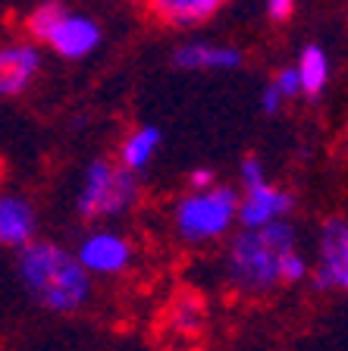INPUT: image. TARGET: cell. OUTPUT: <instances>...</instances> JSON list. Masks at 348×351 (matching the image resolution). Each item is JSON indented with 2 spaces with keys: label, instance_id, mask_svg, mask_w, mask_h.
<instances>
[{
  "label": "cell",
  "instance_id": "6da1fadb",
  "mask_svg": "<svg viewBox=\"0 0 348 351\" xmlns=\"http://www.w3.org/2000/svg\"><path fill=\"white\" fill-rule=\"evenodd\" d=\"M19 282L51 314H76L91 298V276L79 267L73 251L57 241L35 239L19 251Z\"/></svg>",
  "mask_w": 348,
  "mask_h": 351
},
{
  "label": "cell",
  "instance_id": "7a4b0ae2",
  "mask_svg": "<svg viewBox=\"0 0 348 351\" xmlns=\"http://www.w3.org/2000/svg\"><path fill=\"white\" fill-rule=\"evenodd\" d=\"M292 251H298V235L286 219L242 229L226 248V279L242 295H270L283 285V261Z\"/></svg>",
  "mask_w": 348,
  "mask_h": 351
},
{
  "label": "cell",
  "instance_id": "3957f363",
  "mask_svg": "<svg viewBox=\"0 0 348 351\" xmlns=\"http://www.w3.org/2000/svg\"><path fill=\"white\" fill-rule=\"evenodd\" d=\"M239 195L229 185H213L207 191H192L173 207V229L189 245H207L223 239L235 223Z\"/></svg>",
  "mask_w": 348,
  "mask_h": 351
},
{
  "label": "cell",
  "instance_id": "277c9868",
  "mask_svg": "<svg viewBox=\"0 0 348 351\" xmlns=\"http://www.w3.org/2000/svg\"><path fill=\"white\" fill-rule=\"evenodd\" d=\"M138 204V176L126 173L113 160H91L85 169V182L79 191V217H123Z\"/></svg>",
  "mask_w": 348,
  "mask_h": 351
},
{
  "label": "cell",
  "instance_id": "5b68a950",
  "mask_svg": "<svg viewBox=\"0 0 348 351\" xmlns=\"http://www.w3.org/2000/svg\"><path fill=\"white\" fill-rule=\"evenodd\" d=\"M317 292L348 289V226L345 217H327L317 239V267L311 273Z\"/></svg>",
  "mask_w": 348,
  "mask_h": 351
},
{
  "label": "cell",
  "instance_id": "8992f818",
  "mask_svg": "<svg viewBox=\"0 0 348 351\" xmlns=\"http://www.w3.org/2000/svg\"><path fill=\"white\" fill-rule=\"evenodd\" d=\"M76 261L88 276H116L132 263V241L113 229H95L79 241Z\"/></svg>",
  "mask_w": 348,
  "mask_h": 351
},
{
  "label": "cell",
  "instance_id": "52a82bcc",
  "mask_svg": "<svg viewBox=\"0 0 348 351\" xmlns=\"http://www.w3.org/2000/svg\"><path fill=\"white\" fill-rule=\"evenodd\" d=\"M295 197L286 189H276L270 182L251 185V189H242L239 195V210H235V223L242 229H261L270 223H279V219L289 217Z\"/></svg>",
  "mask_w": 348,
  "mask_h": 351
},
{
  "label": "cell",
  "instance_id": "ba28073f",
  "mask_svg": "<svg viewBox=\"0 0 348 351\" xmlns=\"http://www.w3.org/2000/svg\"><path fill=\"white\" fill-rule=\"evenodd\" d=\"M101 38H104L101 25H97L91 16L69 13V10H66L44 44L63 60H82V57H88V53L97 51Z\"/></svg>",
  "mask_w": 348,
  "mask_h": 351
},
{
  "label": "cell",
  "instance_id": "9c48e42d",
  "mask_svg": "<svg viewBox=\"0 0 348 351\" xmlns=\"http://www.w3.org/2000/svg\"><path fill=\"white\" fill-rule=\"evenodd\" d=\"M41 73V51L32 41L0 47V97H16Z\"/></svg>",
  "mask_w": 348,
  "mask_h": 351
},
{
  "label": "cell",
  "instance_id": "30bf717a",
  "mask_svg": "<svg viewBox=\"0 0 348 351\" xmlns=\"http://www.w3.org/2000/svg\"><path fill=\"white\" fill-rule=\"evenodd\" d=\"M38 213L22 195L0 191V245L22 251L29 241H35Z\"/></svg>",
  "mask_w": 348,
  "mask_h": 351
},
{
  "label": "cell",
  "instance_id": "8fae6325",
  "mask_svg": "<svg viewBox=\"0 0 348 351\" xmlns=\"http://www.w3.org/2000/svg\"><path fill=\"white\" fill-rule=\"evenodd\" d=\"M245 63L239 47L232 44H213V41H192L176 47L173 66L185 73H201V69H239Z\"/></svg>",
  "mask_w": 348,
  "mask_h": 351
},
{
  "label": "cell",
  "instance_id": "7c38bea8",
  "mask_svg": "<svg viewBox=\"0 0 348 351\" xmlns=\"http://www.w3.org/2000/svg\"><path fill=\"white\" fill-rule=\"evenodd\" d=\"M229 0H145L148 13L163 25H173V29H192L198 22H207Z\"/></svg>",
  "mask_w": 348,
  "mask_h": 351
},
{
  "label": "cell",
  "instance_id": "4fadbf2b",
  "mask_svg": "<svg viewBox=\"0 0 348 351\" xmlns=\"http://www.w3.org/2000/svg\"><path fill=\"white\" fill-rule=\"evenodd\" d=\"M160 141H163V132H160L157 125H138V129H132L123 138V145H119V167H123L126 173L138 176L154 160Z\"/></svg>",
  "mask_w": 348,
  "mask_h": 351
},
{
  "label": "cell",
  "instance_id": "5bb4252c",
  "mask_svg": "<svg viewBox=\"0 0 348 351\" xmlns=\"http://www.w3.org/2000/svg\"><path fill=\"white\" fill-rule=\"evenodd\" d=\"M295 75H298V85H301V95H308V97L323 95L329 85V75H333L327 51L320 44H308L295 63Z\"/></svg>",
  "mask_w": 348,
  "mask_h": 351
},
{
  "label": "cell",
  "instance_id": "9a60e30c",
  "mask_svg": "<svg viewBox=\"0 0 348 351\" xmlns=\"http://www.w3.org/2000/svg\"><path fill=\"white\" fill-rule=\"evenodd\" d=\"M63 13H66V7L60 0H44V3H38V7L25 16V29H29V35H32V44L47 41V35L54 32V25L60 22Z\"/></svg>",
  "mask_w": 348,
  "mask_h": 351
},
{
  "label": "cell",
  "instance_id": "2e32d148",
  "mask_svg": "<svg viewBox=\"0 0 348 351\" xmlns=\"http://www.w3.org/2000/svg\"><path fill=\"white\" fill-rule=\"evenodd\" d=\"M170 323H173L176 332L192 336V332H198V329L204 326V304L195 295H179L173 311H170Z\"/></svg>",
  "mask_w": 348,
  "mask_h": 351
},
{
  "label": "cell",
  "instance_id": "e0dca14e",
  "mask_svg": "<svg viewBox=\"0 0 348 351\" xmlns=\"http://www.w3.org/2000/svg\"><path fill=\"white\" fill-rule=\"evenodd\" d=\"M270 88H273V91L283 97V101H289V97H298V95H301V85H298L295 66H286V69H279V73L273 75V82H270Z\"/></svg>",
  "mask_w": 348,
  "mask_h": 351
},
{
  "label": "cell",
  "instance_id": "ac0fdd59",
  "mask_svg": "<svg viewBox=\"0 0 348 351\" xmlns=\"http://www.w3.org/2000/svg\"><path fill=\"white\" fill-rule=\"evenodd\" d=\"M242 189H251V185H261L267 182V176H264V163L254 157V154H248L245 160H242Z\"/></svg>",
  "mask_w": 348,
  "mask_h": 351
},
{
  "label": "cell",
  "instance_id": "d6986e66",
  "mask_svg": "<svg viewBox=\"0 0 348 351\" xmlns=\"http://www.w3.org/2000/svg\"><path fill=\"white\" fill-rule=\"evenodd\" d=\"M189 185H192V191H207L217 185V176H213L211 167H198V169H192Z\"/></svg>",
  "mask_w": 348,
  "mask_h": 351
},
{
  "label": "cell",
  "instance_id": "ffe728a7",
  "mask_svg": "<svg viewBox=\"0 0 348 351\" xmlns=\"http://www.w3.org/2000/svg\"><path fill=\"white\" fill-rule=\"evenodd\" d=\"M295 10V0H267V16L273 22H286Z\"/></svg>",
  "mask_w": 348,
  "mask_h": 351
},
{
  "label": "cell",
  "instance_id": "44dd1931",
  "mask_svg": "<svg viewBox=\"0 0 348 351\" xmlns=\"http://www.w3.org/2000/svg\"><path fill=\"white\" fill-rule=\"evenodd\" d=\"M283 97H279V95H276V91H273V88H264V97H261V110H264V113H267V117H276V113H279V110H283Z\"/></svg>",
  "mask_w": 348,
  "mask_h": 351
}]
</instances>
